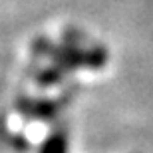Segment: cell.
<instances>
[{"mask_svg":"<svg viewBox=\"0 0 153 153\" xmlns=\"http://www.w3.org/2000/svg\"><path fill=\"white\" fill-rule=\"evenodd\" d=\"M42 153H66V137L64 135L52 137L50 141L46 143V147Z\"/></svg>","mask_w":153,"mask_h":153,"instance_id":"obj_1","label":"cell"}]
</instances>
